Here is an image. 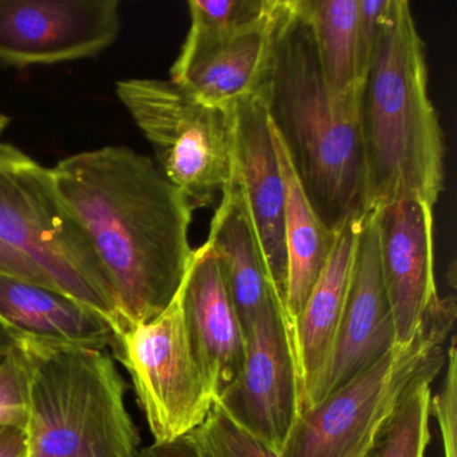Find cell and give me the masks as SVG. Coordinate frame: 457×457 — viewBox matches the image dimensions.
Listing matches in <instances>:
<instances>
[{
  "instance_id": "obj_30",
  "label": "cell",
  "mask_w": 457,
  "mask_h": 457,
  "mask_svg": "<svg viewBox=\"0 0 457 457\" xmlns=\"http://www.w3.org/2000/svg\"><path fill=\"white\" fill-rule=\"evenodd\" d=\"M10 119L6 116V114L0 113V133L4 132L6 129L7 125H9Z\"/></svg>"
},
{
  "instance_id": "obj_9",
  "label": "cell",
  "mask_w": 457,
  "mask_h": 457,
  "mask_svg": "<svg viewBox=\"0 0 457 457\" xmlns=\"http://www.w3.org/2000/svg\"><path fill=\"white\" fill-rule=\"evenodd\" d=\"M243 430L283 457L303 411V379L293 318L278 298L245 334L235 381L215 401Z\"/></svg>"
},
{
  "instance_id": "obj_17",
  "label": "cell",
  "mask_w": 457,
  "mask_h": 457,
  "mask_svg": "<svg viewBox=\"0 0 457 457\" xmlns=\"http://www.w3.org/2000/svg\"><path fill=\"white\" fill-rule=\"evenodd\" d=\"M361 221H349L337 234L333 253L301 314L294 320L303 379V409L328 365L344 312Z\"/></svg>"
},
{
  "instance_id": "obj_27",
  "label": "cell",
  "mask_w": 457,
  "mask_h": 457,
  "mask_svg": "<svg viewBox=\"0 0 457 457\" xmlns=\"http://www.w3.org/2000/svg\"><path fill=\"white\" fill-rule=\"evenodd\" d=\"M141 457H203L191 433L170 441V443H154L141 449Z\"/></svg>"
},
{
  "instance_id": "obj_25",
  "label": "cell",
  "mask_w": 457,
  "mask_h": 457,
  "mask_svg": "<svg viewBox=\"0 0 457 457\" xmlns=\"http://www.w3.org/2000/svg\"><path fill=\"white\" fill-rule=\"evenodd\" d=\"M390 0H358V71L362 82L376 52Z\"/></svg>"
},
{
  "instance_id": "obj_4",
  "label": "cell",
  "mask_w": 457,
  "mask_h": 457,
  "mask_svg": "<svg viewBox=\"0 0 457 457\" xmlns=\"http://www.w3.org/2000/svg\"><path fill=\"white\" fill-rule=\"evenodd\" d=\"M17 345L29 363L28 457H141L128 386L106 350Z\"/></svg>"
},
{
  "instance_id": "obj_18",
  "label": "cell",
  "mask_w": 457,
  "mask_h": 457,
  "mask_svg": "<svg viewBox=\"0 0 457 457\" xmlns=\"http://www.w3.org/2000/svg\"><path fill=\"white\" fill-rule=\"evenodd\" d=\"M271 130L286 191L285 247L287 279L283 302L294 320L301 314L315 283L325 270L338 232L330 231L310 204L285 145L272 125Z\"/></svg>"
},
{
  "instance_id": "obj_8",
  "label": "cell",
  "mask_w": 457,
  "mask_h": 457,
  "mask_svg": "<svg viewBox=\"0 0 457 457\" xmlns=\"http://www.w3.org/2000/svg\"><path fill=\"white\" fill-rule=\"evenodd\" d=\"M181 288L162 314L122 331L112 347L132 377L154 443L159 444L194 432L215 403L189 341Z\"/></svg>"
},
{
  "instance_id": "obj_23",
  "label": "cell",
  "mask_w": 457,
  "mask_h": 457,
  "mask_svg": "<svg viewBox=\"0 0 457 457\" xmlns=\"http://www.w3.org/2000/svg\"><path fill=\"white\" fill-rule=\"evenodd\" d=\"M29 419V363L22 347L17 345L0 360V427L26 429Z\"/></svg>"
},
{
  "instance_id": "obj_6",
  "label": "cell",
  "mask_w": 457,
  "mask_h": 457,
  "mask_svg": "<svg viewBox=\"0 0 457 457\" xmlns=\"http://www.w3.org/2000/svg\"><path fill=\"white\" fill-rule=\"evenodd\" d=\"M456 322L454 296L438 298L413 339L301 414L283 457H346L381 427L405 395L445 366L446 338Z\"/></svg>"
},
{
  "instance_id": "obj_2",
  "label": "cell",
  "mask_w": 457,
  "mask_h": 457,
  "mask_svg": "<svg viewBox=\"0 0 457 457\" xmlns=\"http://www.w3.org/2000/svg\"><path fill=\"white\" fill-rule=\"evenodd\" d=\"M310 204L330 231L366 215L358 92L334 97L298 0H279L271 60L259 87Z\"/></svg>"
},
{
  "instance_id": "obj_3",
  "label": "cell",
  "mask_w": 457,
  "mask_h": 457,
  "mask_svg": "<svg viewBox=\"0 0 457 457\" xmlns=\"http://www.w3.org/2000/svg\"><path fill=\"white\" fill-rule=\"evenodd\" d=\"M366 213L398 200L435 207L444 186L443 135L428 92L424 42L411 4L390 0L358 92Z\"/></svg>"
},
{
  "instance_id": "obj_26",
  "label": "cell",
  "mask_w": 457,
  "mask_h": 457,
  "mask_svg": "<svg viewBox=\"0 0 457 457\" xmlns=\"http://www.w3.org/2000/svg\"><path fill=\"white\" fill-rule=\"evenodd\" d=\"M0 275L17 278V279L55 290L50 280L45 277L44 272L36 264L23 258L17 251L12 250L4 242H0Z\"/></svg>"
},
{
  "instance_id": "obj_20",
  "label": "cell",
  "mask_w": 457,
  "mask_h": 457,
  "mask_svg": "<svg viewBox=\"0 0 457 457\" xmlns=\"http://www.w3.org/2000/svg\"><path fill=\"white\" fill-rule=\"evenodd\" d=\"M433 379L419 382L386 420L370 457H425Z\"/></svg>"
},
{
  "instance_id": "obj_19",
  "label": "cell",
  "mask_w": 457,
  "mask_h": 457,
  "mask_svg": "<svg viewBox=\"0 0 457 457\" xmlns=\"http://www.w3.org/2000/svg\"><path fill=\"white\" fill-rule=\"evenodd\" d=\"M312 28L323 79L334 97L360 90L358 0H298Z\"/></svg>"
},
{
  "instance_id": "obj_28",
  "label": "cell",
  "mask_w": 457,
  "mask_h": 457,
  "mask_svg": "<svg viewBox=\"0 0 457 457\" xmlns=\"http://www.w3.org/2000/svg\"><path fill=\"white\" fill-rule=\"evenodd\" d=\"M28 432L18 427H0V457H28Z\"/></svg>"
},
{
  "instance_id": "obj_7",
  "label": "cell",
  "mask_w": 457,
  "mask_h": 457,
  "mask_svg": "<svg viewBox=\"0 0 457 457\" xmlns=\"http://www.w3.org/2000/svg\"><path fill=\"white\" fill-rule=\"evenodd\" d=\"M116 92L162 175L194 211L212 204L231 186V106L203 103L170 79H122Z\"/></svg>"
},
{
  "instance_id": "obj_10",
  "label": "cell",
  "mask_w": 457,
  "mask_h": 457,
  "mask_svg": "<svg viewBox=\"0 0 457 457\" xmlns=\"http://www.w3.org/2000/svg\"><path fill=\"white\" fill-rule=\"evenodd\" d=\"M121 26L119 0H0V63L29 68L96 57Z\"/></svg>"
},
{
  "instance_id": "obj_21",
  "label": "cell",
  "mask_w": 457,
  "mask_h": 457,
  "mask_svg": "<svg viewBox=\"0 0 457 457\" xmlns=\"http://www.w3.org/2000/svg\"><path fill=\"white\" fill-rule=\"evenodd\" d=\"M385 422L369 433L368 437L346 457H370ZM191 435L203 457H280L237 427L216 403L204 422Z\"/></svg>"
},
{
  "instance_id": "obj_12",
  "label": "cell",
  "mask_w": 457,
  "mask_h": 457,
  "mask_svg": "<svg viewBox=\"0 0 457 457\" xmlns=\"http://www.w3.org/2000/svg\"><path fill=\"white\" fill-rule=\"evenodd\" d=\"M395 346V322L379 266L376 223L373 215L366 213L333 349L303 411L370 368Z\"/></svg>"
},
{
  "instance_id": "obj_14",
  "label": "cell",
  "mask_w": 457,
  "mask_h": 457,
  "mask_svg": "<svg viewBox=\"0 0 457 457\" xmlns=\"http://www.w3.org/2000/svg\"><path fill=\"white\" fill-rule=\"evenodd\" d=\"M278 2L248 25L216 36L188 34L170 81L210 105L229 108L263 84L271 60Z\"/></svg>"
},
{
  "instance_id": "obj_13",
  "label": "cell",
  "mask_w": 457,
  "mask_h": 457,
  "mask_svg": "<svg viewBox=\"0 0 457 457\" xmlns=\"http://www.w3.org/2000/svg\"><path fill=\"white\" fill-rule=\"evenodd\" d=\"M433 208L424 200L406 199L370 212L395 322V346L413 339L425 315L440 298L435 278Z\"/></svg>"
},
{
  "instance_id": "obj_16",
  "label": "cell",
  "mask_w": 457,
  "mask_h": 457,
  "mask_svg": "<svg viewBox=\"0 0 457 457\" xmlns=\"http://www.w3.org/2000/svg\"><path fill=\"white\" fill-rule=\"evenodd\" d=\"M0 323L17 344L106 350L116 334L92 307L60 291L0 275Z\"/></svg>"
},
{
  "instance_id": "obj_1",
  "label": "cell",
  "mask_w": 457,
  "mask_h": 457,
  "mask_svg": "<svg viewBox=\"0 0 457 457\" xmlns=\"http://www.w3.org/2000/svg\"><path fill=\"white\" fill-rule=\"evenodd\" d=\"M52 173L63 204L95 251L122 331L162 314L194 258V208L187 197L152 157L128 146L73 154Z\"/></svg>"
},
{
  "instance_id": "obj_29",
  "label": "cell",
  "mask_w": 457,
  "mask_h": 457,
  "mask_svg": "<svg viewBox=\"0 0 457 457\" xmlns=\"http://www.w3.org/2000/svg\"><path fill=\"white\" fill-rule=\"evenodd\" d=\"M15 346H17V342L12 339L9 331L0 323V360L6 357L7 354H10V353L14 350Z\"/></svg>"
},
{
  "instance_id": "obj_24",
  "label": "cell",
  "mask_w": 457,
  "mask_h": 457,
  "mask_svg": "<svg viewBox=\"0 0 457 457\" xmlns=\"http://www.w3.org/2000/svg\"><path fill=\"white\" fill-rule=\"evenodd\" d=\"M446 374L437 395L430 400L440 427L444 457H457V349L456 337H451L446 352Z\"/></svg>"
},
{
  "instance_id": "obj_5",
  "label": "cell",
  "mask_w": 457,
  "mask_h": 457,
  "mask_svg": "<svg viewBox=\"0 0 457 457\" xmlns=\"http://www.w3.org/2000/svg\"><path fill=\"white\" fill-rule=\"evenodd\" d=\"M0 242L36 264L53 287L122 333L116 299L89 240L63 204L52 168L0 143Z\"/></svg>"
},
{
  "instance_id": "obj_22",
  "label": "cell",
  "mask_w": 457,
  "mask_h": 457,
  "mask_svg": "<svg viewBox=\"0 0 457 457\" xmlns=\"http://www.w3.org/2000/svg\"><path fill=\"white\" fill-rule=\"evenodd\" d=\"M271 0H189L194 36H216L242 28L269 10Z\"/></svg>"
},
{
  "instance_id": "obj_15",
  "label": "cell",
  "mask_w": 457,
  "mask_h": 457,
  "mask_svg": "<svg viewBox=\"0 0 457 457\" xmlns=\"http://www.w3.org/2000/svg\"><path fill=\"white\" fill-rule=\"evenodd\" d=\"M181 296L189 341L203 378L216 401L242 370L245 336L220 261L210 243L195 250Z\"/></svg>"
},
{
  "instance_id": "obj_11",
  "label": "cell",
  "mask_w": 457,
  "mask_h": 457,
  "mask_svg": "<svg viewBox=\"0 0 457 457\" xmlns=\"http://www.w3.org/2000/svg\"><path fill=\"white\" fill-rule=\"evenodd\" d=\"M231 116L232 183L239 192L259 253L283 299L287 279L286 191L261 90L232 104Z\"/></svg>"
}]
</instances>
